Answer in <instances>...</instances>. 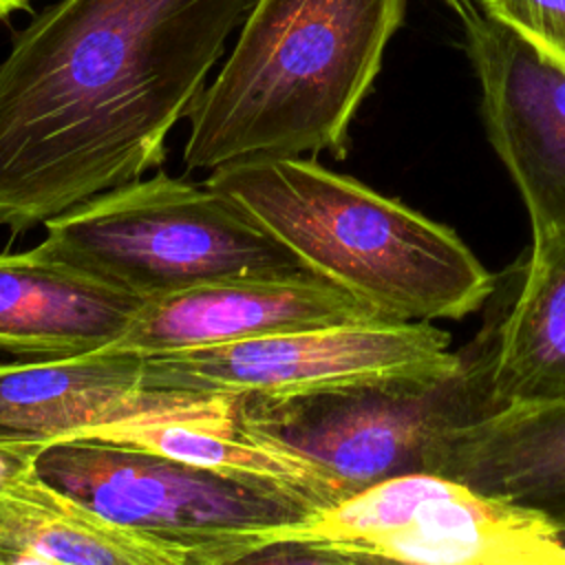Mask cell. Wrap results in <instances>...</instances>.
I'll list each match as a JSON object with an SVG mask.
<instances>
[{"label":"cell","mask_w":565,"mask_h":565,"mask_svg":"<svg viewBox=\"0 0 565 565\" xmlns=\"http://www.w3.org/2000/svg\"><path fill=\"white\" fill-rule=\"evenodd\" d=\"M490 141L514 179L532 241L565 230V68L483 9L461 18Z\"/></svg>","instance_id":"obj_9"},{"label":"cell","mask_w":565,"mask_h":565,"mask_svg":"<svg viewBox=\"0 0 565 565\" xmlns=\"http://www.w3.org/2000/svg\"><path fill=\"white\" fill-rule=\"evenodd\" d=\"M433 322H360L143 358V388L194 397L302 391L342 382L435 375L461 351Z\"/></svg>","instance_id":"obj_8"},{"label":"cell","mask_w":565,"mask_h":565,"mask_svg":"<svg viewBox=\"0 0 565 565\" xmlns=\"http://www.w3.org/2000/svg\"><path fill=\"white\" fill-rule=\"evenodd\" d=\"M490 384L499 408L565 402V230L532 241L519 294L497 320Z\"/></svg>","instance_id":"obj_14"},{"label":"cell","mask_w":565,"mask_h":565,"mask_svg":"<svg viewBox=\"0 0 565 565\" xmlns=\"http://www.w3.org/2000/svg\"><path fill=\"white\" fill-rule=\"evenodd\" d=\"M426 472L565 523V402L505 406L448 435Z\"/></svg>","instance_id":"obj_13"},{"label":"cell","mask_w":565,"mask_h":565,"mask_svg":"<svg viewBox=\"0 0 565 565\" xmlns=\"http://www.w3.org/2000/svg\"><path fill=\"white\" fill-rule=\"evenodd\" d=\"M444 2H446L459 18H463V15L472 13V11L483 9L488 0H444Z\"/></svg>","instance_id":"obj_22"},{"label":"cell","mask_w":565,"mask_h":565,"mask_svg":"<svg viewBox=\"0 0 565 565\" xmlns=\"http://www.w3.org/2000/svg\"><path fill=\"white\" fill-rule=\"evenodd\" d=\"M221 397L143 388V358L90 353L0 362V439L51 446L97 428L166 413H199Z\"/></svg>","instance_id":"obj_11"},{"label":"cell","mask_w":565,"mask_h":565,"mask_svg":"<svg viewBox=\"0 0 565 565\" xmlns=\"http://www.w3.org/2000/svg\"><path fill=\"white\" fill-rule=\"evenodd\" d=\"M205 185L384 320H459L494 291L492 274L450 227L313 159L230 163Z\"/></svg>","instance_id":"obj_3"},{"label":"cell","mask_w":565,"mask_h":565,"mask_svg":"<svg viewBox=\"0 0 565 565\" xmlns=\"http://www.w3.org/2000/svg\"><path fill=\"white\" fill-rule=\"evenodd\" d=\"M318 543V541H316ZM329 547V545H327ZM333 550V547H331ZM349 565H402L395 561H386V558H377V556H369V554H353V552H340L335 550Z\"/></svg>","instance_id":"obj_21"},{"label":"cell","mask_w":565,"mask_h":565,"mask_svg":"<svg viewBox=\"0 0 565 565\" xmlns=\"http://www.w3.org/2000/svg\"><path fill=\"white\" fill-rule=\"evenodd\" d=\"M406 0H256L218 75L188 108L183 163L344 157Z\"/></svg>","instance_id":"obj_2"},{"label":"cell","mask_w":565,"mask_h":565,"mask_svg":"<svg viewBox=\"0 0 565 565\" xmlns=\"http://www.w3.org/2000/svg\"><path fill=\"white\" fill-rule=\"evenodd\" d=\"M483 11L565 68V0H488Z\"/></svg>","instance_id":"obj_17"},{"label":"cell","mask_w":565,"mask_h":565,"mask_svg":"<svg viewBox=\"0 0 565 565\" xmlns=\"http://www.w3.org/2000/svg\"><path fill=\"white\" fill-rule=\"evenodd\" d=\"M84 437L139 446L230 477L269 483L302 497L318 510L347 499V492L311 463L238 435L230 426L227 399L199 413L146 415L110 424Z\"/></svg>","instance_id":"obj_15"},{"label":"cell","mask_w":565,"mask_h":565,"mask_svg":"<svg viewBox=\"0 0 565 565\" xmlns=\"http://www.w3.org/2000/svg\"><path fill=\"white\" fill-rule=\"evenodd\" d=\"M0 547L60 565H188L181 552L108 521L35 472L0 501Z\"/></svg>","instance_id":"obj_16"},{"label":"cell","mask_w":565,"mask_h":565,"mask_svg":"<svg viewBox=\"0 0 565 565\" xmlns=\"http://www.w3.org/2000/svg\"><path fill=\"white\" fill-rule=\"evenodd\" d=\"M380 320L384 318L371 307L316 274L236 278L146 300L128 331L99 353L157 358L278 333Z\"/></svg>","instance_id":"obj_10"},{"label":"cell","mask_w":565,"mask_h":565,"mask_svg":"<svg viewBox=\"0 0 565 565\" xmlns=\"http://www.w3.org/2000/svg\"><path fill=\"white\" fill-rule=\"evenodd\" d=\"M556 530H558V536H561V541H563V545H565V523H558Z\"/></svg>","instance_id":"obj_24"},{"label":"cell","mask_w":565,"mask_h":565,"mask_svg":"<svg viewBox=\"0 0 565 565\" xmlns=\"http://www.w3.org/2000/svg\"><path fill=\"white\" fill-rule=\"evenodd\" d=\"M0 565H60L55 561L22 552V550H13V547H0Z\"/></svg>","instance_id":"obj_20"},{"label":"cell","mask_w":565,"mask_h":565,"mask_svg":"<svg viewBox=\"0 0 565 565\" xmlns=\"http://www.w3.org/2000/svg\"><path fill=\"white\" fill-rule=\"evenodd\" d=\"M31 4V0H0V20L9 18L15 11H22Z\"/></svg>","instance_id":"obj_23"},{"label":"cell","mask_w":565,"mask_h":565,"mask_svg":"<svg viewBox=\"0 0 565 565\" xmlns=\"http://www.w3.org/2000/svg\"><path fill=\"white\" fill-rule=\"evenodd\" d=\"M276 534L402 565H565L547 516L437 472L380 481Z\"/></svg>","instance_id":"obj_7"},{"label":"cell","mask_w":565,"mask_h":565,"mask_svg":"<svg viewBox=\"0 0 565 565\" xmlns=\"http://www.w3.org/2000/svg\"><path fill=\"white\" fill-rule=\"evenodd\" d=\"M188 565H349L335 550L289 534H267L238 547L185 558Z\"/></svg>","instance_id":"obj_18"},{"label":"cell","mask_w":565,"mask_h":565,"mask_svg":"<svg viewBox=\"0 0 565 565\" xmlns=\"http://www.w3.org/2000/svg\"><path fill=\"white\" fill-rule=\"evenodd\" d=\"M46 446L31 441H7L0 439V501L31 472L35 461Z\"/></svg>","instance_id":"obj_19"},{"label":"cell","mask_w":565,"mask_h":565,"mask_svg":"<svg viewBox=\"0 0 565 565\" xmlns=\"http://www.w3.org/2000/svg\"><path fill=\"white\" fill-rule=\"evenodd\" d=\"M249 0H60L0 62V225L13 234L166 159Z\"/></svg>","instance_id":"obj_1"},{"label":"cell","mask_w":565,"mask_h":565,"mask_svg":"<svg viewBox=\"0 0 565 565\" xmlns=\"http://www.w3.org/2000/svg\"><path fill=\"white\" fill-rule=\"evenodd\" d=\"M44 227L35 245L44 256L143 300L221 280L313 274L238 201L166 172L102 192Z\"/></svg>","instance_id":"obj_5"},{"label":"cell","mask_w":565,"mask_h":565,"mask_svg":"<svg viewBox=\"0 0 565 565\" xmlns=\"http://www.w3.org/2000/svg\"><path fill=\"white\" fill-rule=\"evenodd\" d=\"M35 475L108 521L185 558L296 530L322 512L269 483L93 437L46 446Z\"/></svg>","instance_id":"obj_6"},{"label":"cell","mask_w":565,"mask_h":565,"mask_svg":"<svg viewBox=\"0 0 565 565\" xmlns=\"http://www.w3.org/2000/svg\"><path fill=\"white\" fill-rule=\"evenodd\" d=\"M494 331L497 322L486 324L446 373L227 397L230 426L249 441L311 463L347 497L426 472L448 435L499 411L490 384Z\"/></svg>","instance_id":"obj_4"},{"label":"cell","mask_w":565,"mask_h":565,"mask_svg":"<svg viewBox=\"0 0 565 565\" xmlns=\"http://www.w3.org/2000/svg\"><path fill=\"white\" fill-rule=\"evenodd\" d=\"M143 298L62 260L0 252V351L29 360L79 358L108 349L132 324Z\"/></svg>","instance_id":"obj_12"}]
</instances>
